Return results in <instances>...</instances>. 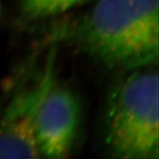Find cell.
Returning <instances> with one entry per match:
<instances>
[{"instance_id":"obj_2","label":"cell","mask_w":159,"mask_h":159,"mask_svg":"<svg viewBox=\"0 0 159 159\" xmlns=\"http://www.w3.org/2000/svg\"><path fill=\"white\" fill-rule=\"evenodd\" d=\"M108 90L105 144L122 159L159 157L158 72L152 66L129 71Z\"/></svg>"},{"instance_id":"obj_5","label":"cell","mask_w":159,"mask_h":159,"mask_svg":"<svg viewBox=\"0 0 159 159\" xmlns=\"http://www.w3.org/2000/svg\"><path fill=\"white\" fill-rule=\"evenodd\" d=\"M84 0H19V22L31 24L61 15Z\"/></svg>"},{"instance_id":"obj_1","label":"cell","mask_w":159,"mask_h":159,"mask_svg":"<svg viewBox=\"0 0 159 159\" xmlns=\"http://www.w3.org/2000/svg\"><path fill=\"white\" fill-rule=\"evenodd\" d=\"M159 0H98L56 32L110 69L130 71L157 62Z\"/></svg>"},{"instance_id":"obj_4","label":"cell","mask_w":159,"mask_h":159,"mask_svg":"<svg viewBox=\"0 0 159 159\" xmlns=\"http://www.w3.org/2000/svg\"><path fill=\"white\" fill-rule=\"evenodd\" d=\"M82 113V102L75 90L55 80L37 118L36 137L40 157L65 158L74 152Z\"/></svg>"},{"instance_id":"obj_3","label":"cell","mask_w":159,"mask_h":159,"mask_svg":"<svg viewBox=\"0 0 159 159\" xmlns=\"http://www.w3.org/2000/svg\"><path fill=\"white\" fill-rule=\"evenodd\" d=\"M15 92L0 115V158H39L36 125L42 101L56 80L55 49L44 68Z\"/></svg>"},{"instance_id":"obj_6","label":"cell","mask_w":159,"mask_h":159,"mask_svg":"<svg viewBox=\"0 0 159 159\" xmlns=\"http://www.w3.org/2000/svg\"><path fill=\"white\" fill-rule=\"evenodd\" d=\"M2 16V0H0V20H1Z\"/></svg>"}]
</instances>
